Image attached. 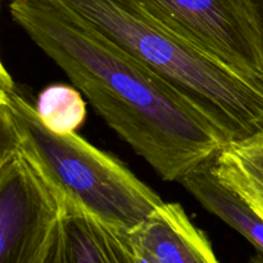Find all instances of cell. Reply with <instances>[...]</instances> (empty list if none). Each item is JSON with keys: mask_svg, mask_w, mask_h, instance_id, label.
I'll list each match as a JSON object with an SVG mask.
<instances>
[{"mask_svg": "<svg viewBox=\"0 0 263 263\" xmlns=\"http://www.w3.org/2000/svg\"><path fill=\"white\" fill-rule=\"evenodd\" d=\"M211 170L263 220V131L226 144Z\"/></svg>", "mask_w": 263, "mask_h": 263, "instance_id": "9", "label": "cell"}, {"mask_svg": "<svg viewBox=\"0 0 263 263\" xmlns=\"http://www.w3.org/2000/svg\"><path fill=\"white\" fill-rule=\"evenodd\" d=\"M0 72V143L18 146L69 199L127 233L163 203L115 157L76 133L58 134L46 127L4 66Z\"/></svg>", "mask_w": 263, "mask_h": 263, "instance_id": "3", "label": "cell"}, {"mask_svg": "<svg viewBox=\"0 0 263 263\" xmlns=\"http://www.w3.org/2000/svg\"><path fill=\"white\" fill-rule=\"evenodd\" d=\"M69 198L18 146L0 143V263H35Z\"/></svg>", "mask_w": 263, "mask_h": 263, "instance_id": "4", "label": "cell"}, {"mask_svg": "<svg viewBox=\"0 0 263 263\" xmlns=\"http://www.w3.org/2000/svg\"><path fill=\"white\" fill-rule=\"evenodd\" d=\"M249 263H263V256L262 254H257L256 257H253V258L249 261Z\"/></svg>", "mask_w": 263, "mask_h": 263, "instance_id": "13", "label": "cell"}, {"mask_svg": "<svg viewBox=\"0 0 263 263\" xmlns=\"http://www.w3.org/2000/svg\"><path fill=\"white\" fill-rule=\"evenodd\" d=\"M35 263H135V247L130 233L69 199L63 218Z\"/></svg>", "mask_w": 263, "mask_h": 263, "instance_id": "6", "label": "cell"}, {"mask_svg": "<svg viewBox=\"0 0 263 263\" xmlns=\"http://www.w3.org/2000/svg\"><path fill=\"white\" fill-rule=\"evenodd\" d=\"M13 21L166 181L212 163L230 136L158 73L59 0H9Z\"/></svg>", "mask_w": 263, "mask_h": 263, "instance_id": "1", "label": "cell"}, {"mask_svg": "<svg viewBox=\"0 0 263 263\" xmlns=\"http://www.w3.org/2000/svg\"><path fill=\"white\" fill-rule=\"evenodd\" d=\"M180 182L205 210L238 231L263 256V220L213 175L211 163L189 174Z\"/></svg>", "mask_w": 263, "mask_h": 263, "instance_id": "8", "label": "cell"}, {"mask_svg": "<svg viewBox=\"0 0 263 263\" xmlns=\"http://www.w3.org/2000/svg\"><path fill=\"white\" fill-rule=\"evenodd\" d=\"M134 247H135V263H157L145 251L139 248L135 244H134Z\"/></svg>", "mask_w": 263, "mask_h": 263, "instance_id": "11", "label": "cell"}, {"mask_svg": "<svg viewBox=\"0 0 263 263\" xmlns=\"http://www.w3.org/2000/svg\"><path fill=\"white\" fill-rule=\"evenodd\" d=\"M254 7H256L257 13H258V17L261 20L262 27H263V0H253Z\"/></svg>", "mask_w": 263, "mask_h": 263, "instance_id": "12", "label": "cell"}, {"mask_svg": "<svg viewBox=\"0 0 263 263\" xmlns=\"http://www.w3.org/2000/svg\"><path fill=\"white\" fill-rule=\"evenodd\" d=\"M180 36L263 87V27L253 0H145Z\"/></svg>", "mask_w": 263, "mask_h": 263, "instance_id": "5", "label": "cell"}, {"mask_svg": "<svg viewBox=\"0 0 263 263\" xmlns=\"http://www.w3.org/2000/svg\"><path fill=\"white\" fill-rule=\"evenodd\" d=\"M36 112L44 125L58 134L76 133L86 118V103L76 87L51 85L39 94Z\"/></svg>", "mask_w": 263, "mask_h": 263, "instance_id": "10", "label": "cell"}, {"mask_svg": "<svg viewBox=\"0 0 263 263\" xmlns=\"http://www.w3.org/2000/svg\"><path fill=\"white\" fill-rule=\"evenodd\" d=\"M130 235L157 263H220L205 234L179 203L163 202Z\"/></svg>", "mask_w": 263, "mask_h": 263, "instance_id": "7", "label": "cell"}, {"mask_svg": "<svg viewBox=\"0 0 263 263\" xmlns=\"http://www.w3.org/2000/svg\"><path fill=\"white\" fill-rule=\"evenodd\" d=\"M204 110L231 140L263 131V87L172 30L145 0H59Z\"/></svg>", "mask_w": 263, "mask_h": 263, "instance_id": "2", "label": "cell"}]
</instances>
